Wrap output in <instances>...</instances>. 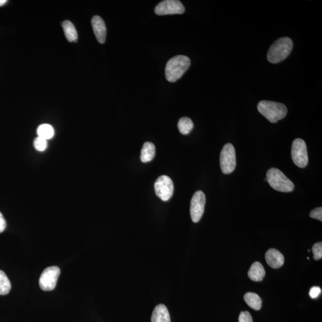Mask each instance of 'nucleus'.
Masks as SVG:
<instances>
[{
  "label": "nucleus",
  "instance_id": "nucleus-24",
  "mask_svg": "<svg viewBox=\"0 0 322 322\" xmlns=\"http://www.w3.org/2000/svg\"><path fill=\"white\" fill-rule=\"evenodd\" d=\"M239 322H253L250 312H242L239 317Z\"/></svg>",
  "mask_w": 322,
  "mask_h": 322
},
{
  "label": "nucleus",
  "instance_id": "nucleus-26",
  "mask_svg": "<svg viewBox=\"0 0 322 322\" xmlns=\"http://www.w3.org/2000/svg\"><path fill=\"white\" fill-rule=\"evenodd\" d=\"M6 227V221L4 216H3L1 212H0V233L4 231Z\"/></svg>",
  "mask_w": 322,
  "mask_h": 322
},
{
  "label": "nucleus",
  "instance_id": "nucleus-16",
  "mask_svg": "<svg viewBox=\"0 0 322 322\" xmlns=\"http://www.w3.org/2000/svg\"><path fill=\"white\" fill-rule=\"evenodd\" d=\"M244 300L251 308L255 311H259L262 306V300L258 295L254 293H248L245 294Z\"/></svg>",
  "mask_w": 322,
  "mask_h": 322
},
{
  "label": "nucleus",
  "instance_id": "nucleus-15",
  "mask_svg": "<svg viewBox=\"0 0 322 322\" xmlns=\"http://www.w3.org/2000/svg\"><path fill=\"white\" fill-rule=\"evenodd\" d=\"M156 147L151 142H146L141 151V159L142 162H150L156 156Z\"/></svg>",
  "mask_w": 322,
  "mask_h": 322
},
{
  "label": "nucleus",
  "instance_id": "nucleus-13",
  "mask_svg": "<svg viewBox=\"0 0 322 322\" xmlns=\"http://www.w3.org/2000/svg\"><path fill=\"white\" fill-rule=\"evenodd\" d=\"M152 322H171L168 309L165 305L161 304L155 308L151 318Z\"/></svg>",
  "mask_w": 322,
  "mask_h": 322
},
{
  "label": "nucleus",
  "instance_id": "nucleus-4",
  "mask_svg": "<svg viewBox=\"0 0 322 322\" xmlns=\"http://www.w3.org/2000/svg\"><path fill=\"white\" fill-rule=\"evenodd\" d=\"M266 180L273 189L279 192H291L295 188L293 182L277 168H272L267 171Z\"/></svg>",
  "mask_w": 322,
  "mask_h": 322
},
{
  "label": "nucleus",
  "instance_id": "nucleus-11",
  "mask_svg": "<svg viewBox=\"0 0 322 322\" xmlns=\"http://www.w3.org/2000/svg\"><path fill=\"white\" fill-rule=\"evenodd\" d=\"M92 27L97 40L99 43H105L106 37V28L104 21L101 17L95 16L92 20Z\"/></svg>",
  "mask_w": 322,
  "mask_h": 322
},
{
  "label": "nucleus",
  "instance_id": "nucleus-7",
  "mask_svg": "<svg viewBox=\"0 0 322 322\" xmlns=\"http://www.w3.org/2000/svg\"><path fill=\"white\" fill-rule=\"evenodd\" d=\"M60 274L58 267H48L42 272L39 278V284L41 289L44 291H52L55 288L57 279Z\"/></svg>",
  "mask_w": 322,
  "mask_h": 322
},
{
  "label": "nucleus",
  "instance_id": "nucleus-5",
  "mask_svg": "<svg viewBox=\"0 0 322 322\" xmlns=\"http://www.w3.org/2000/svg\"><path fill=\"white\" fill-rule=\"evenodd\" d=\"M221 171L224 174H229L235 169L236 153L232 144H227L221 150L220 159Z\"/></svg>",
  "mask_w": 322,
  "mask_h": 322
},
{
  "label": "nucleus",
  "instance_id": "nucleus-23",
  "mask_svg": "<svg viewBox=\"0 0 322 322\" xmlns=\"http://www.w3.org/2000/svg\"><path fill=\"white\" fill-rule=\"evenodd\" d=\"M310 217L314 219H317L321 221H322V208L318 207L313 209L310 213Z\"/></svg>",
  "mask_w": 322,
  "mask_h": 322
},
{
  "label": "nucleus",
  "instance_id": "nucleus-12",
  "mask_svg": "<svg viewBox=\"0 0 322 322\" xmlns=\"http://www.w3.org/2000/svg\"><path fill=\"white\" fill-rule=\"evenodd\" d=\"M266 262L273 269L280 268L284 265L285 258L278 250L274 248L270 249L267 251L265 256Z\"/></svg>",
  "mask_w": 322,
  "mask_h": 322
},
{
  "label": "nucleus",
  "instance_id": "nucleus-20",
  "mask_svg": "<svg viewBox=\"0 0 322 322\" xmlns=\"http://www.w3.org/2000/svg\"><path fill=\"white\" fill-rule=\"evenodd\" d=\"M11 290V284L7 276L2 270H0V295L5 296Z\"/></svg>",
  "mask_w": 322,
  "mask_h": 322
},
{
  "label": "nucleus",
  "instance_id": "nucleus-3",
  "mask_svg": "<svg viewBox=\"0 0 322 322\" xmlns=\"http://www.w3.org/2000/svg\"><path fill=\"white\" fill-rule=\"evenodd\" d=\"M293 48V42L289 37H282L270 46L267 58L272 63H278L287 59Z\"/></svg>",
  "mask_w": 322,
  "mask_h": 322
},
{
  "label": "nucleus",
  "instance_id": "nucleus-10",
  "mask_svg": "<svg viewBox=\"0 0 322 322\" xmlns=\"http://www.w3.org/2000/svg\"><path fill=\"white\" fill-rule=\"evenodd\" d=\"M184 11V5L178 0H165L160 2L155 8V13L159 16L183 14Z\"/></svg>",
  "mask_w": 322,
  "mask_h": 322
},
{
  "label": "nucleus",
  "instance_id": "nucleus-8",
  "mask_svg": "<svg viewBox=\"0 0 322 322\" xmlns=\"http://www.w3.org/2000/svg\"><path fill=\"white\" fill-rule=\"evenodd\" d=\"M155 190L158 197L163 201H167L174 193V184L167 175H161L155 183Z\"/></svg>",
  "mask_w": 322,
  "mask_h": 322
},
{
  "label": "nucleus",
  "instance_id": "nucleus-1",
  "mask_svg": "<svg viewBox=\"0 0 322 322\" xmlns=\"http://www.w3.org/2000/svg\"><path fill=\"white\" fill-rule=\"evenodd\" d=\"M190 66V60L187 56L178 55L173 57L166 63L165 77L171 83H174L183 75Z\"/></svg>",
  "mask_w": 322,
  "mask_h": 322
},
{
  "label": "nucleus",
  "instance_id": "nucleus-9",
  "mask_svg": "<svg viewBox=\"0 0 322 322\" xmlns=\"http://www.w3.org/2000/svg\"><path fill=\"white\" fill-rule=\"evenodd\" d=\"M206 197L201 190L194 193L190 202V216L194 223H197L201 219L204 212Z\"/></svg>",
  "mask_w": 322,
  "mask_h": 322
},
{
  "label": "nucleus",
  "instance_id": "nucleus-6",
  "mask_svg": "<svg viewBox=\"0 0 322 322\" xmlns=\"http://www.w3.org/2000/svg\"><path fill=\"white\" fill-rule=\"evenodd\" d=\"M291 157L295 165L305 168L308 165L309 157L306 142L302 139H295L291 148Z\"/></svg>",
  "mask_w": 322,
  "mask_h": 322
},
{
  "label": "nucleus",
  "instance_id": "nucleus-27",
  "mask_svg": "<svg viewBox=\"0 0 322 322\" xmlns=\"http://www.w3.org/2000/svg\"><path fill=\"white\" fill-rule=\"evenodd\" d=\"M7 2V1H6V0H0V7H1V6L3 5H4Z\"/></svg>",
  "mask_w": 322,
  "mask_h": 322
},
{
  "label": "nucleus",
  "instance_id": "nucleus-17",
  "mask_svg": "<svg viewBox=\"0 0 322 322\" xmlns=\"http://www.w3.org/2000/svg\"><path fill=\"white\" fill-rule=\"evenodd\" d=\"M63 31L68 41L69 42H77L78 33L75 26L69 20H65L62 23Z\"/></svg>",
  "mask_w": 322,
  "mask_h": 322
},
{
  "label": "nucleus",
  "instance_id": "nucleus-18",
  "mask_svg": "<svg viewBox=\"0 0 322 322\" xmlns=\"http://www.w3.org/2000/svg\"><path fill=\"white\" fill-rule=\"evenodd\" d=\"M193 128V123L192 121L188 117H183L180 118L178 123V129L179 132L182 135H187L189 134Z\"/></svg>",
  "mask_w": 322,
  "mask_h": 322
},
{
  "label": "nucleus",
  "instance_id": "nucleus-19",
  "mask_svg": "<svg viewBox=\"0 0 322 322\" xmlns=\"http://www.w3.org/2000/svg\"><path fill=\"white\" fill-rule=\"evenodd\" d=\"M38 137L45 140L50 139L53 138L54 135V131L52 126L49 124H44L39 126L37 129Z\"/></svg>",
  "mask_w": 322,
  "mask_h": 322
},
{
  "label": "nucleus",
  "instance_id": "nucleus-21",
  "mask_svg": "<svg viewBox=\"0 0 322 322\" xmlns=\"http://www.w3.org/2000/svg\"><path fill=\"white\" fill-rule=\"evenodd\" d=\"M33 145H34L35 148L38 151H44L46 150L47 147V140L40 138V137H38L33 142Z\"/></svg>",
  "mask_w": 322,
  "mask_h": 322
},
{
  "label": "nucleus",
  "instance_id": "nucleus-25",
  "mask_svg": "<svg viewBox=\"0 0 322 322\" xmlns=\"http://www.w3.org/2000/svg\"><path fill=\"white\" fill-rule=\"evenodd\" d=\"M322 293V290L320 287H313L311 288L309 291V296H311L312 299H317Z\"/></svg>",
  "mask_w": 322,
  "mask_h": 322
},
{
  "label": "nucleus",
  "instance_id": "nucleus-14",
  "mask_svg": "<svg viewBox=\"0 0 322 322\" xmlns=\"http://www.w3.org/2000/svg\"><path fill=\"white\" fill-rule=\"evenodd\" d=\"M249 278L254 282L262 281L266 275L265 269L262 264L258 261L252 264L248 272Z\"/></svg>",
  "mask_w": 322,
  "mask_h": 322
},
{
  "label": "nucleus",
  "instance_id": "nucleus-2",
  "mask_svg": "<svg viewBox=\"0 0 322 322\" xmlns=\"http://www.w3.org/2000/svg\"><path fill=\"white\" fill-rule=\"evenodd\" d=\"M258 112L272 123H276L287 116V106L282 103L263 100L257 105Z\"/></svg>",
  "mask_w": 322,
  "mask_h": 322
},
{
  "label": "nucleus",
  "instance_id": "nucleus-22",
  "mask_svg": "<svg viewBox=\"0 0 322 322\" xmlns=\"http://www.w3.org/2000/svg\"><path fill=\"white\" fill-rule=\"evenodd\" d=\"M312 252L314 255V259L315 260H321L322 258V243L318 242L313 246Z\"/></svg>",
  "mask_w": 322,
  "mask_h": 322
}]
</instances>
